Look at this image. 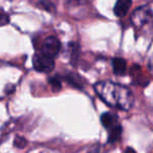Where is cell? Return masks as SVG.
Returning <instances> with one entry per match:
<instances>
[{"label":"cell","mask_w":153,"mask_h":153,"mask_svg":"<svg viewBox=\"0 0 153 153\" xmlns=\"http://www.w3.org/2000/svg\"><path fill=\"white\" fill-rule=\"evenodd\" d=\"M61 49V43L56 37H47L41 45V53L48 58H55Z\"/></svg>","instance_id":"obj_3"},{"label":"cell","mask_w":153,"mask_h":153,"mask_svg":"<svg viewBox=\"0 0 153 153\" xmlns=\"http://www.w3.org/2000/svg\"><path fill=\"white\" fill-rule=\"evenodd\" d=\"M38 7H40L41 9L45 10V11H48V12H53L55 11V5L48 1V0H40L38 2Z\"/></svg>","instance_id":"obj_12"},{"label":"cell","mask_w":153,"mask_h":153,"mask_svg":"<svg viewBox=\"0 0 153 153\" xmlns=\"http://www.w3.org/2000/svg\"><path fill=\"white\" fill-rule=\"evenodd\" d=\"M122 126L120 124H117L115 126H113L112 128L108 130V143H115L121 138V135H122Z\"/></svg>","instance_id":"obj_9"},{"label":"cell","mask_w":153,"mask_h":153,"mask_svg":"<svg viewBox=\"0 0 153 153\" xmlns=\"http://www.w3.org/2000/svg\"><path fill=\"white\" fill-rule=\"evenodd\" d=\"M101 123L102 125L106 128L107 130H109L110 128H112L113 126H115L117 124H119L117 122V117L110 112H105L101 115Z\"/></svg>","instance_id":"obj_7"},{"label":"cell","mask_w":153,"mask_h":153,"mask_svg":"<svg viewBox=\"0 0 153 153\" xmlns=\"http://www.w3.org/2000/svg\"><path fill=\"white\" fill-rule=\"evenodd\" d=\"M74 1H76V2H78V3H80V2H82L83 0H74Z\"/></svg>","instance_id":"obj_16"},{"label":"cell","mask_w":153,"mask_h":153,"mask_svg":"<svg viewBox=\"0 0 153 153\" xmlns=\"http://www.w3.org/2000/svg\"><path fill=\"white\" fill-rule=\"evenodd\" d=\"M113 71L117 76H124L127 71V63L123 58H114L112 60Z\"/></svg>","instance_id":"obj_8"},{"label":"cell","mask_w":153,"mask_h":153,"mask_svg":"<svg viewBox=\"0 0 153 153\" xmlns=\"http://www.w3.org/2000/svg\"><path fill=\"white\" fill-rule=\"evenodd\" d=\"M14 146L16 148H24L26 146V140L22 136H16L15 137V140H14Z\"/></svg>","instance_id":"obj_13"},{"label":"cell","mask_w":153,"mask_h":153,"mask_svg":"<svg viewBox=\"0 0 153 153\" xmlns=\"http://www.w3.org/2000/svg\"><path fill=\"white\" fill-rule=\"evenodd\" d=\"M33 66L37 71L51 72L55 67V61L53 58H48L42 53H36L33 57Z\"/></svg>","instance_id":"obj_2"},{"label":"cell","mask_w":153,"mask_h":153,"mask_svg":"<svg viewBox=\"0 0 153 153\" xmlns=\"http://www.w3.org/2000/svg\"><path fill=\"white\" fill-rule=\"evenodd\" d=\"M10 22V18L9 16L7 15L3 12H0V26L1 25H5Z\"/></svg>","instance_id":"obj_14"},{"label":"cell","mask_w":153,"mask_h":153,"mask_svg":"<svg viewBox=\"0 0 153 153\" xmlns=\"http://www.w3.org/2000/svg\"><path fill=\"white\" fill-rule=\"evenodd\" d=\"M69 49H70V61L74 65L76 61H78V58H79V53H80L79 44L76 42H71L69 44Z\"/></svg>","instance_id":"obj_10"},{"label":"cell","mask_w":153,"mask_h":153,"mask_svg":"<svg viewBox=\"0 0 153 153\" xmlns=\"http://www.w3.org/2000/svg\"><path fill=\"white\" fill-rule=\"evenodd\" d=\"M94 90L101 100L113 108L127 111L133 105L134 98L131 90L121 84L111 81L98 82L94 85Z\"/></svg>","instance_id":"obj_1"},{"label":"cell","mask_w":153,"mask_h":153,"mask_svg":"<svg viewBox=\"0 0 153 153\" xmlns=\"http://www.w3.org/2000/svg\"><path fill=\"white\" fill-rule=\"evenodd\" d=\"M125 153H136V152L132 148H127L125 150Z\"/></svg>","instance_id":"obj_15"},{"label":"cell","mask_w":153,"mask_h":153,"mask_svg":"<svg viewBox=\"0 0 153 153\" xmlns=\"http://www.w3.org/2000/svg\"><path fill=\"white\" fill-rule=\"evenodd\" d=\"M48 82H49V85L51 86V88H53L55 91H58V90L61 89L62 82H61V76H51V78H49Z\"/></svg>","instance_id":"obj_11"},{"label":"cell","mask_w":153,"mask_h":153,"mask_svg":"<svg viewBox=\"0 0 153 153\" xmlns=\"http://www.w3.org/2000/svg\"><path fill=\"white\" fill-rule=\"evenodd\" d=\"M63 78L69 85L74 86V87L79 88V89H82V88L84 87L83 79H82L78 74H74V72H67Z\"/></svg>","instance_id":"obj_6"},{"label":"cell","mask_w":153,"mask_h":153,"mask_svg":"<svg viewBox=\"0 0 153 153\" xmlns=\"http://www.w3.org/2000/svg\"><path fill=\"white\" fill-rule=\"evenodd\" d=\"M132 4V0H117L114 5V15L119 18H123L127 15L128 11L130 10Z\"/></svg>","instance_id":"obj_5"},{"label":"cell","mask_w":153,"mask_h":153,"mask_svg":"<svg viewBox=\"0 0 153 153\" xmlns=\"http://www.w3.org/2000/svg\"><path fill=\"white\" fill-rule=\"evenodd\" d=\"M152 18H153V14L151 12V10L146 7H143L137 9L132 14L131 21L134 24V26H136V27H143L146 24H148L152 20Z\"/></svg>","instance_id":"obj_4"}]
</instances>
